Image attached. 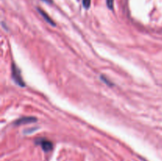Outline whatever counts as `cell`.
Instances as JSON below:
<instances>
[{"mask_svg":"<svg viewBox=\"0 0 162 161\" xmlns=\"http://www.w3.org/2000/svg\"><path fill=\"white\" fill-rule=\"evenodd\" d=\"M101 79L102 80H103V81H104V82L106 83V84H107V85H112V83L110 82V81H109V80H108V79H107V78H105V77H104V76H101Z\"/></svg>","mask_w":162,"mask_h":161,"instance_id":"52a82bcc","label":"cell"},{"mask_svg":"<svg viewBox=\"0 0 162 161\" xmlns=\"http://www.w3.org/2000/svg\"><path fill=\"white\" fill-rule=\"evenodd\" d=\"M106 2H107V6H108V8L112 9L113 4H114V0H106Z\"/></svg>","mask_w":162,"mask_h":161,"instance_id":"8992f818","label":"cell"},{"mask_svg":"<svg viewBox=\"0 0 162 161\" xmlns=\"http://www.w3.org/2000/svg\"><path fill=\"white\" fill-rule=\"evenodd\" d=\"M37 9H38V10H39V12H40V14H41V15H42V16H43V17H44V18L45 19V21H47V22H48V23H49L50 25H53V26L55 25V22H54V21H52V18H51V17H50L48 16V15H47V14H46V13H45V12L44 11V10H42V9H40V8H38Z\"/></svg>","mask_w":162,"mask_h":161,"instance_id":"277c9868","label":"cell"},{"mask_svg":"<svg viewBox=\"0 0 162 161\" xmlns=\"http://www.w3.org/2000/svg\"><path fill=\"white\" fill-rule=\"evenodd\" d=\"M11 70H12V78L14 80V81L18 84V85L21 86V87H24L25 86V83L23 81V79L21 78V72L19 70L17 66L14 62H12L11 65Z\"/></svg>","mask_w":162,"mask_h":161,"instance_id":"6da1fadb","label":"cell"},{"mask_svg":"<svg viewBox=\"0 0 162 161\" xmlns=\"http://www.w3.org/2000/svg\"><path fill=\"white\" fill-rule=\"evenodd\" d=\"M90 2H91V0H82L83 7L86 9H88L90 7Z\"/></svg>","mask_w":162,"mask_h":161,"instance_id":"5b68a950","label":"cell"},{"mask_svg":"<svg viewBox=\"0 0 162 161\" xmlns=\"http://www.w3.org/2000/svg\"><path fill=\"white\" fill-rule=\"evenodd\" d=\"M36 122V118L35 117H23V118H19L14 122V124L17 125H24V124H28Z\"/></svg>","mask_w":162,"mask_h":161,"instance_id":"3957f363","label":"cell"},{"mask_svg":"<svg viewBox=\"0 0 162 161\" xmlns=\"http://www.w3.org/2000/svg\"><path fill=\"white\" fill-rule=\"evenodd\" d=\"M42 1H44V2H47V3H49V4L52 3V0H42Z\"/></svg>","mask_w":162,"mask_h":161,"instance_id":"ba28073f","label":"cell"},{"mask_svg":"<svg viewBox=\"0 0 162 161\" xmlns=\"http://www.w3.org/2000/svg\"><path fill=\"white\" fill-rule=\"evenodd\" d=\"M39 144H40V146L42 147V149L45 152H49L51 151L53 148V144L52 141H50L46 139H39L36 141Z\"/></svg>","mask_w":162,"mask_h":161,"instance_id":"7a4b0ae2","label":"cell"}]
</instances>
